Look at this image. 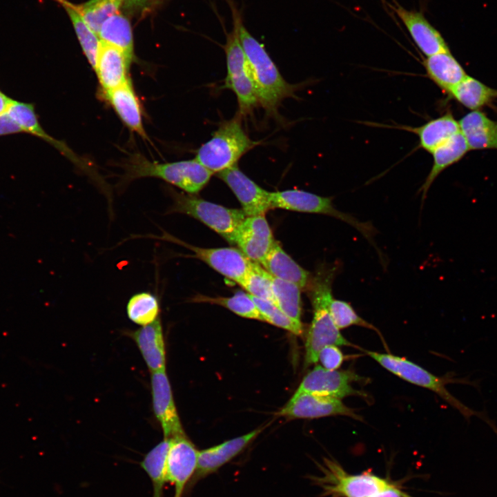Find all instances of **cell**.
Listing matches in <instances>:
<instances>
[{
  "instance_id": "obj_1",
  "label": "cell",
  "mask_w": 497,
  "mask_h": 497,
  "mask_svg": "<svg viewBox=\"0 0 497 497\" xmlns=\"http://www.w3.org/2000/svg\"><path fill=\"white\" fill-rule=\"evenodd\" d=\"M229 5L255 85L259 104L267 113L275 115L284 99L294 96L297 87L283 78L264 45L245 28L240 12L231 1Z\"/></svg>"
},
{
  "instance_id": "obj_2",
  "label": "cell",
  "mask_w": 497,
  "mask_h": 497,
  "mask_svg": "<svg viewBox=\"0 0 497 497\" xmlns=\"http://www.w3.org/2000/svg\"><path fill=\"white\" fill-rule=\"evenodd\" d=\"M339 266L338 263L324 266L313 277L309 289L313 316L306 339L305 366L317 363L320 351L327 345L354 347L341 334L329 311V304L333 298L332 284Z\"/></svg>"
},
{
  "instance_id": "obj_3",
  "label": "cell",
  "mask_w": 497,
  "mask_h": 497,
  "mask_svg": "<svg viewBox=\"0 0 497 497\" xmlns=\"http://www.w3.org/2000/svg\"><path fill=\"white\" fill-rule=\"evenodd\" d=\"M120 187L143 177H155L168 182L184 192L194 195L208 183L213 173L195 159L159 163L134 154L124 166Z\"/></svg>"
},
{
  "instance_id": "obj_4",
  "label": "cell",
  "mask_w": 497,
  "mask_h": 497,
  "mask_svg": "<svg viewBox=\"0 0 497 497\" xmlns=\"http://www.w3.org/2000/svg\"><path fill=\"white\" fill-rule=\"evenodd\" d=\"M238 113L222 122L212 137L197 150L195 159L213 174L237 164L247 152L260 144L244 131Z\"/></svg>"
},
{
  "instance_id": "obj_5",
  "label": "cell",
  "mask_w": 497,
  "mask_h": 497,
  "mask_svg": "<svg viewBox=\"0 0 497 497\" xmlns=\"http://www.w3.org/2000/svg\"><path fill=\"white\" fill-rule=\"evenodd\" d=\"M173 204L166 213L191 216L215 231L229 244L235 245L237 231L246 217L242 209L230 208L204 200L194 195L169 189Z\"/></svg>"
},
{
  "instance_id": "obj_6",
  "label": "cell",
  "mask_w": 497,
  "mask_h": 497,
  "mask_svg": "<svg viewBox=\"0 0 497 497\" xmlns=\"http://www.w3.org/2000/svg\"><path fill=\"white\" fill-rule=\"evenodd\" d=\"M380 365L401 379L415 385L427 389L438 394L449 405L458 410L466 419L472 416L483 418V415L467 407L456 398L447 389L449 383L471 384L463 379H454L452 376H437L418 364L405 358L390 353L364 351Z\"/></svg>"
},
{
  "instance_id": "obj_7",
  "label": "cell",
  "mask_w": 497,
  "mask_h": 497,
  "mask_svg": "<svg viewBox=\"0 0 497 497\" xmlns=\"http://www.w3.org/2000/svg\"><path fill=\"white\" fill-rule=\"evenodd\" d=\"M320 469L321 476H314L313 481L321 487L324 495L327 496L370 497L398 485L370 472L349 474L336 461L328 458L324 459Z\"/></svg>"
},
{
  "instance_id": "obj_8",
  "label": "cell",
  "mask_w": 497,
  "mask_h": 497,
  "mask_svg": "<svg viewBox=\"0 0 497 497\" xmlns=\"http://www.w3.org/2000/svg\"><path fill=\"white\" fill-rule=\"evenodd\" d=\"M271 207L302 213H317L329 215L349 224L359 231L368 242L376 248L381 257L374 237L378 233L376 228L371 222H361L351 214L337 209L331 197L300 190H286L271 192Z\"/></svg>"
},
{
  "instance_id": "obj_9",
  "label": "cell",
  "mask_w": 497,
  "mask_h": 497,
  "mask_svg": "<svg viewBox=\"0 0 497 497\" xmlns=\"http://www.w3.org/2000/svg\"><path fill=\"white\" fill-rule=\"evenodd\" d=\"M233 30L226 35L224 49L227 73L224 87L235 95L242 116L251 112L259 104L255 85L248 61L241 45L237 27L234 21Z\"/></svg>"
},
{
  "instance_id": "obj_10",
  "label": "cell",
  "mask_w": 497,
  "mask_h": 497,
  "mask_svg": "<svg viewBox=\"0 0 497 497\" xmlns=\"http://www.w3.org/2000/svg\"><path fill=\"white\" fill-rule=\"evenodd\" d=\"M136 237L165 240L183 246L194 253V257L203 261L215 271L237 284L244 279L253 264V262L247 258L239 248L198 247L182 241L165 231H163L162 235H146Z\"/></svg>"
},
{
  "instance_id": "obj_11",
  "label": "cell",
  "mask_w": 497,
  "mask_h": 497,
  "mask_svg": "<svg viewBox=\"0 0 497 497\" xmlns=\"http://www.w3.org/2000/svg\"><path fill=\"white\" fill-rule=\"evenodd\" d=\"M364 380L351 370H328L318 365L304 376L294 394L306 393L340 400L353 396L365 398L364 392L351 384Z\"/></svg>"
},
{
  "instance_id": "obj_12",
  "label": "cell",
  "mask_w": 497,
  "mask_h": 497,
  "mask_svg": "<svg viewBox=\"0 0 497 497\" xmlns=\"http://www.w3.org/2000/svg\"><path fill=\"white\" fill-rule=\"evenodd\" d=\"M8 113L18 123L23 133L37 136L56 148L92 182L99 178L100 174L92 164L78 156L65 143L51 137L44 130L32 104L14 100Z\"/></svg>"
},
{
  "instance_id": "obj_13",
  "label": "cell",
  "mask_w": 497,
  "mask_h": 497,
  "mask_svg": "<svg viewBox=\"0 0 497 497\" xmlns=\"http://www.w3.org/2000/svg\"><path fill=\"white\" fill-rule=\"evenodd\" d=\"M289 418H317L331 416H344L357 420L362 418L341 400L311 393L293 394L277 413Z\"/></svg>"
},
{
  "instance_id": "obj_14",
  "label": "cell",
  "mask_w": 497,
  "mask_h": 497,
  "mask_svg": "<svg viewBox=\"0 0 497 497\" xmlns=\"http://www.w3.org/2000/svg\"><path fill=\"white\" fill-rule=\"evenodd\" d=\"M170 441L166 482L174 486V497H182L186 485L195 472L199 451L185 434L171 438Z\"/></svg>"
},
{
  "instance_id": "obj_15",
  "label": "cell",
  "mask_w": 497,
  "mask_h": 497,
  "mask_svg": "<svg viewBox=\"0 0 497 497\" xmlns=\"http://www.w3.org/2000/svg\"><path fill=\"white\" fill-rule=\"evenodd\" d=\"M217 176L233 191L246 216L265 215L271 209V192L251 179L237 165L225 169Z\"/></svg>"
},
{
  "instance_id": "obj_16",
  "label": "cell",
  "mask_w": 497,
  "mask_h": 497,
  "mask_svg": "<svg viewBox=\"0 0 497 497\" xmlns=\"http://www.w3.org/2000/svg\"><path fill=\"white\" fill-rule=\"evenodd\" d=\"M276 240L265 215L246 216L240 225L235 245L251 261L260 264Z\"/></svg>"
},
{
  "instance_id": "obj_17",
  "label": "cell",
  "mask_w": 497,
  "mask_h": 497,
  "mask_svg": "<svg viewBox=\"0 0 497 497\" xmlns=\"http://www.w3.org/2000/svg\"><path fill=\"white\" fill-rule=\"evenodd\" d=\"M150 383L154 413L164 438L184 435L166 371L151 372Z\"/></svg>"
},
{
  "instance_id": "obj_18",
  "label": "cell",
  "mask_w": 497,
  "mask_h": 497,
  "mask_svg": "<svg viewBox=\"0 0 497 497\" xmlns=\"http://www.w3.org/2000/svg\"><path fill=\"white\" fill-rule=\"evenodd\" d=\"M393 9L418 48L426 57L449 51L446 41L420 11L407 10L397 4Z\"/></svg>"
},
{
  "instance_id": "obj_19",
  "label": "cell",
  "mask_w": 497,
  "mask_h": 497,
  "mask_svg": "<svg viewBox=\"0 0 497 497\" xmlns=\"http://www.w3.org/2000/svg\"><path fill=\"white\" fill-rule=\"evenodd\" d=\"M264 427H259L242 436L199 451L197 465L192 482L204 478L240 454Z\"/></svg>"
},
{
  "instance_id": "obj_20",
  "label": "cell",
  "mask_w": 497,
  "mask_h": 497,
  "mask_svg": "<svg viewBox=\"0 0 497 497\" xmlns=\"http://www.w3.org/2000/svg\"><path fill=\"white\" fill-rule=\"evenodd\" d=\"M130 63L121 50L100 40L95 71L103 92L115 88L130 79L128 73Z\"/></svg>"
},
{
  "instance_id": "obj_21",
  "label": "cell",
  "mask_w": 497,
  "mask_h": 497,
  "mask_svg": "<svg viewBox=\"0 0 497 497\" xmlns=\"http://www.w3.org/2000/svg\"><path fill=\"white\" fill-rule=\"evenodd\" d=\"M103 93L123 123L131 131L149 140L143 125L141 105L130 79Z\"/></svg>"
},
{
  "instance_id": "obj_22",
  "label": "cell",
  "mask_w": 497,
  "mask_h": 497,
  "mask_svg": "<svg viewBox=\"0 0 497 497\" xmlns=\"http://www.w3.org/2000/svg\"><path fill=\"white\" fill-rule=\"evenodd\" d=\"M458 121L469 150H497V121L478 110L465 115Z\"/></svg>"
},
{
  "instance_id": "obj_23",
  "label": "cell",
  "mask_w": 497,
  "mask_h": 497,
  "mask_svg": "<svg viewBox=\"0 0 497 497\" xmlns=\"http://www.w3.org/2000/svg\"><path fill=\"white\" fill-rule=\"evenodd\" d=\"M260 264L272 276L293 283L301 290L311 285V273L292 259L277 241Z\"/></svg>"
},
{
  "instance_id": "obj_24",
  "label": "cell",
  "mask_w": 497,
  "mask_h": 497,
  "mask_svg": "<svg viewBox=\"0 0 497 497\" xmlns=\"http://www.w3.org/2000/svg\"><path fill=\"white\" fill-rule=\"evenodd\" d=\"M131 336L150 371H165V344L159 317L153 322L132 332Z\"/></svg>"
},
{
  "instance_id": "obj_25",
  "label": "cell",
  "mask_w": 497,
  "mask_h": 497,
  "mask_svg": "<svg viewBox=\"0 0 497 497\" xmlns=\"http://www.w3.org/2000/svg\"><path fill=\"white\" fill-rule=\"evenodd\" d=\"M424 66L428 77L447 95L468 76L450 51L427 57Z\"/></svg>"
},
{
  "instance_id": "obj_26",
  "label": "cell",
  "mask_w": 497,
  "mask_h": 497,
  "mask_svg": "<svg viewBox=\"0 0 497 497\" xmlns=\"http://www.w3.org/2000/svg\"><path fill=\"white\" fill-rule=\"evenodd\" d=\"M469 150L464 136L459 132L431 153L433 156L432 167L419 189L421 206H423L429 188L438 176L446 168L459 162Z\"/></svg>"
},
{
  "instance_id": "obj_27",
  "label": "cell",
  "mask_w": 497,
  "mask_h": 497,
  "mask_svg": "<svg viewBox=\"0 0 497 497\" xmlns=\"http://www.w3.org/2000/svg\"><path fill=\"white\" fill-rule=\"evenodd\" d=\"M404 128L417 135L420 147L430 153L460 132L459 121L449 112L420 126Z\"/></svg>"
},
{
  "instance_id": "obj_28",
  "label": "cell",
  "mask_w": 497,
  "mask_h": 497,
  "mask_svg": "<svg viewBox=\"0 0 497 497\" xmlns=\"http://www.w3.org/2000/svg\"><path fill=\"white\" fill-rule=\"evenodd\" d=\"M449 95L471 110H478L497 99V89L467 76Z\"/></svg>"
},
{
  "instance_id": "obj_29",
  "label": "cell",
  "mask_w": 497,
  "mask_h": 497,
  "mask_svg": "<svg viewBox=\"0 0 497 497\" xmlns=\"http://www.w3.org/2000/svg\"><path fill=\"white\" fill-rule=\"evenodd\" d=\"M170 438H164L144 457L139 465L150 478L153 485V497H163L166 483V460Z\"/></svg>"
},
{
  "instance_id": "obj_30",
  "label": "cell",
  "mask_w": 497,
  "mask_h": 497,
  "mask_svg": "<svg viewBox=\"0 0 497 497\" xmlns=\"http://www.w3.org/2000/svg\"><path fill=\"white\" fill-rule=\"evenodd\" d=\"M100 40L121 50L132 62L133 59V37L129 20L117 13L108 18L101 26L98 34Z\"/></svg>"
},
{
  "instance_id": "obj_31",
  "label": "cell",
  "mask_w": 497,
  "mask_h": 497,
  "mask_svg": "<svg viewBox=\"0 0 497 497\" xmlns=\"http://www.w3.org/2000/svg\"><path fill=\"white\" fill-rule=\"evenodd\" d=\"M61 5L68 13L88 62L95 70L100 39L88 27L78 12L76 6L68 0H55Z\"/></svg>"
},
{
  "instance_id": "obj_32",
  "label": "cell",
  "mask_w": 497,
  "mask_h": 497,
  "mask_svg": "<svg viewBox=\"0 0 497 497\" xmlns=\"http://www.w3.org/2000/svg\"><path fill=\"white\" fill-rule=\"evenodd\" d=\"M271 289L275 304L285 314L297 322H301V289L296 284L272 276Z\"/></svg>"
},
{
  "instance_id": "obj_33",
  "label": "cell",
  "mask_w": 497,
  "mask_h": 497,
  "mask_svg": "<svg viewBox=\"0 0 497 497\" xmlns=\"http://www.w3.org/2000/svg\"><path fill=\"white\" fill-rule=\"evenodd\" d=\"M192 302L220 305L240 316L264 321L251 296L243 291H237L231 297L215 298L197 294L192 298Z\"/></svg>"
},
{
  "instance_id": "obj_34",
  "label": "cell",
  "mask_w": 497,
  "mask_h": 497,
  "mask_svg": "<svg viewBox=\"0 0 497 497\" xmlns=\"http://www.w3.org/2000/svg\"><path fill=\"white\" fill-rule=\"evenodd\" d=\"M159 300L150 292L135 293L129 299L126 306L128 318L140 326L155 321L159 318Z\"/></svg>"
},
{
  "instance_id": "obj_35",
  "label": "cell",
  "mask_w": 497,
  "mask_h": 497,
  "mask_svg": "<svg viewBox=\"0 0 497 497\" xmlns=\"http://www.w3.org/2000/svg\"><path fill=\"white\" fill-rule=\"evenodd\" d=\"M120 0H90L76 8L88 27L98 36L102 24L118 13Z\"/></svg>"
},
{
  "instance_id": "obj_36",
  "label": "cell",
  "mask_w": 497,
  "mask_h": 497,
  "mask_svg": "<svg viewBox=\"0 0 497 497\" xmlns=\"http://www.w3.org/2000/svg\"><path fill=\"white\" fill-rule=\"evenodd\" d=\"M239 284L249 295L275 304L270 274L260 264L253 262L251 269Z\"/></svg>"
},
{
  "instance_id": "obj_37",
  "label": "cell",
  "mask_w": 497,
  "mask_h": 497,
  "mask_svg": "<svg viewBox=\"0 0 497 497\" xmlns=\"http://www.w3.org/2000/svg\"><path fill=\"white\" fill-rule=\"evenodd\" d=\"M262 314L264 321L287 330L295 335H300L303 331L302 322H297L285 314L275 304L251 295Z\"/></svg>"
},
{
  "instance_id": "obj_38",
  "label": "cell",
  "mask_w": 497,
  "mask_h": 497,
  "mask_svg": "<svg viewBox=\"0 0 497 497\" xmlns=\"http://www.w3.org/2000/svg\"><path fill=\"white\" fill-rule=\"evenodd\" d=\"M329 311L335 326L340 330L351 326H358L369 329L378 330L373 324L361 318L350 303L332 298Z\"/></svg>"
},
{
  "instance_id": "obj_39",
  "label": "cell",
  "mask_w": 497,
  "mask_h": 497,
  "mask_svg": "<svg viewBox=\"0 0 497 497\" xmlns=\"http://www.w3.org/2000/svg\"><path fill=\"white\" fill-rule=\"evenodd\" d=\"M344 356L337 345H327L322 348L318 355L321 366L328 370H336L342 364Z\"/></svg>"
},
{
  "instance_id": "obj_40",
  "label": "cell",
  "mask_w": 497,
  "mask_h": 497,
  "mask_svg": "<svg viewBox=\"0 0 497 497\" xmlns=\"http://www.w3.org/2000/svg\"><path fill=\"white\" fill-rule=\"evenodd\" d=\"M21 133V128L8 112L0 115V136Z\"/></svg>"
},
{
  "instance_id": "obj_41",
  "label": "cell",
  "mask_w": 497,
  "mask_h": 497,
  "mask_svg": "<svg viewBox=\"0 0 497 497\" xmlns=\"http://www.w3.org/2000/svg\"><path fill=\"white\" fill-rule=\"evenodd\" d=\"M370 497H410L403 492L398 485L379 491Z\"/></svg>"
},
{
  "instance_id": "obj_42",
  "label": "cell",
  "mask_w": 497,
  "mask_h": 497,
  "mask_svg": "<svg viewBox=\"0 0 497 497\" xmlns=\"http://www.w3.org/2000/svg\"><path fill=\"white\" fill-rule=\"evenodd\" d=\"M14 100L0 90V115L7 113Z\"/></svg>"
},
{
  "instance_id": "obj_43",
  "label": "cell",
  "mask_w": 497,
  "mask_h": 497,
  "mask_svg": "<svg viewBox=\"0 0 497 497\" xmlns=\"http://www.w3.org/2000/svg\"><path fill=\"white\" fill-rule=\"evenodd\" d=\"M148 0H120L121 4L129 9H141L147 3Z\"/></svg>"
}]
</instances>
